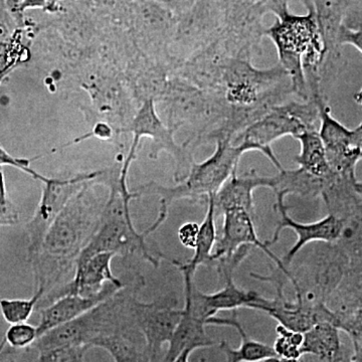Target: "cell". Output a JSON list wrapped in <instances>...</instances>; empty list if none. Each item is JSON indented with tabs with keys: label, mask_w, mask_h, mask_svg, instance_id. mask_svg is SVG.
<instances>
[{
	"label": "cell",
	"mask_w": 362,
	"mask_h": 362,
	"mask_svg": "<svg viewBox=\"0 0 362 362\" xmlns=\"http://www.w3.org/2000/svg\"><path fill=\"white\" fill-rule=\"evenodd\" d=\"M216 98L226 113L225 125L216 137L230 139L273 107L286 103L293 92L287 71L280 65L269 70L255 68L249 58L226 56L221 61L213 85Z\"/></svg>",
	"instance_id": "1"
},
{
	"label": "cell",
	"mask_w": 362,
	"mask_h": 362,
	"mask_svg": "<svg viewBox=\"0 0 362 362\" xmlns=\"http://www.w3.org/2000/svg\"><path fill=\"white\" fill-rule=\"evenodd\" d=\"M264 13H275L277 21L264 30L277 49L280 66L291 80L293 92L308 101V87L322 86L321 71L326 47L312 0H302L308 13L296 16L288 8L289 0H259Z\"/></svg>",
	"instance_id": "2"
},
{
	"label": "cell",
	"mask_w": 362,
	"mask_h": 362,
	"mask_svg": "<svg viewBox=\"0 0 362 362\" xmlns=\"http://www.w3.org/2000/svg\"><path fill=\"white\" fill-rule=\"evenodd\" d=\"M95 181H89L54 220L45 235L37 258L32 263L37 285L47 292L75 265L78 254L101 225L106 201L94 192Z\"/></svg>",
	"instance_id": "3"
},
{
	"label": "cell",
	"mask_w": 362,
	"mask_h": 362,
	"mask_svg": "<svg viewBox=\"0 0 362 362\" xmlns=\"http://www.w3.org/2000/svg\"><path fill=\"white\" fill-rule=\"evenodd\" d=\"M349 262L350 257L337 243L307 245L287 267L296 299L311 305L325 304L341 282Z\"/></svg>",
	"instance_id": "4"
},
{
	"label": "cell",
	"mask_w": 362,
	"mask_h": 362,
	"mask_svg": "<svg viewBox=\"0 0 362 362\" xmlns=\"http://www.w3.org/2000/svg\"><path fill=\"white\" fill-rule=\"evenodd\" d=\"M318 123L320 124L318 109L312 100L286 102L273 107L266 115L240 131L230 142L240 146L245 153L261 152L280 173L284 168L274 154L271 145L285 136L296 138L306 131H318Z\"/></svg>",
	"instance_id": "5"
},
{
	"label": "cell",
	"mask_w": 362,
	"mask_h": 362,
	"mask_svg": "<svg viewBox=\"0 0 362 362\" xmlns=\"http://www.w3.org/2000/svg\"><path fill=\"white\" fill-rule=\"evenodd\" d=\"M230 137L216 138V148L213 156L202 163L194 160L189 173L185 180L175 187H163L158 183L143 185L135 190L139 197L156 194L160 197V202L170 206L175 201L182 199H207L211 194H216L230 175L237 171L240 157L244 150L230 142Z\"/></svg>",
	"instance_id": "6"
},
{
	"label": "cell",
	"mask_w": 362,
	"mask_h": 362,
	"mask_svg": "<svg viewBox=\"0 0 362 362\" xmlns=\"http://www.w3.org/2000/svg\"><path fill=\"white\" fill-rule=\"evenodd\" d=\"M356 181V175L332 173L324 180L320 195L328 214L341 223L337 244L350 258L362 257V199L354 187Z\"/></svg>",
	"instance_id": "7"
},
{
	"label": "cell",
	"mask_w": 362,
	"mask_h": 362,
	"mask_svg": "<svg viewBox=\"0 0 362 362\" xmlns=\"http://www.w3.org/2000/svg\"><path fill=\"white\" fill-rule=\"evenodd\" d=\"M127 130L132 133L133 140L128 156L123 161L125 168H130L134 161L141 138L148 137L152 141L150 158L156 159L160 152H168L175 161L176 182L180 183L187 178L194 159L187 146H180L175 142V129L168 127L159 118L154 99L150 98L143 103Z\"/></svg>",
	"instance_id": "8"
},
{
	"label": "cell",
	"mask_w": 362,
	"mask_h": 362,
	"mask_svg": "<svg viewBox=\"0 0 362 362\" xmlns=\"http://www.w3.org/2000/svg\"><path fill=\"white\" fill-rule=\"evenodd\" d=\"M100 173L101 170L81 173L66 180L47 177L42 182V192L39 206L25 226L28 235V261L30 264L39 256L47 230L68 202L89 181L96 180Z\"/></svg>",
	"instance_id": "9"
},
{
	"label": "cell",
	"mask_w": 362,
	"mask_h": 362,
	"mask_svg": "<svg viewBox=\"0 0 362 362\" xmlns=\"http://www.w3.org/2000/svg\"><path fill=\"white\" fill-rule=\"evenodd\" d=\"M319 112V136L322 140L331 170L337 175H356L357 163L362 159V125L349 129L331 114L330 107L321 90L310 94Z\"/></svg>",
	"instance_id": "10"
},
{
	"label": "cell",
	"mask_w": 362,
	"mask_h": 362,
	"mask_svg": "<svg viewBox=\"0 0 362 362\" xmlns=\"http://www.w3.org/2000/svg\"><path fill=\"white\" fill-rule=\"evenodd\" d=\"M251 276L257 280L273 284L277 294L273 300L259 296L249 309L264 312L278 321L280 325L297 332L305 333L318 323L327 322L337 326V316L325 304L311 305L300 299L294 302L288 301L283 289L284 283L280 277H276L274 274L263 276L252 273Z\"/></svg>",
	"instance_id": "11"
},
{
	"label": "cell",
	"mask_w": 362,
	"mask_h": 362,
	"mask_svg": "<svg viewBox=\"0 0 362 362\" xmlns=\"http://www.w3.org/2000/svg\"><path fill=\"white\" fill-rule=\"evenodd\" d=\"M178 300L175 296L162 297L150 303L132 301L133 318L138 329L144 337L150 362H161L162 349L169 343L182 316V309H177Z\"/></svg>",
	"instance_id": "12"
},
{
	"label": "cell",
	"mask_w": 362,
	"mask_h": 362,
	"mask_svg": "<svg viewBox=\"0 0 362 362\" xmlns=\"http://www.w3.org/2000/svg\"><path fill=\"white\" fill-rule=\"evenodd\" d=\"M223 226L221 237H218L214 247L213 264L221 259H230L244 247H256L262 250L276 264L278 270L286 278H289V271L282 259H279L266 242H262L255 228L252 216L243 209H230L223 211Z\"/></svg>",
	"instance_id": "13"
},
{
	"label": "cell",
	"mask_w": 362,
	"mask_h": 362,
	"mask_svg": "<svg viewBox=\"0 0 362 362\" xmlns=\"http://www.w3.org/2000/svg\"><path fill=\"white\" fill-rule=\"evenodd\" d=\"M276 199H277V211L280 214V221L275 232H274L272 240H267V246L271 247L278 242L280 233L285 228H290L296 233L297 240L294 246L288 251L283 263L286 268L290 265V263L295 258V256L301 251L307 245L314 242H327L337 243L339 239L340 232H341V223L331 214H327L325 218L321 220L314 221V223H300L295 221L288 214V207L285 204V199L288 194L286 192H275Z\"/></svg>",
	"instance_id": "14"
},
{
	"label": "cell",
	"mask_w": 362,
	"mask_h": 362,
	"mask_svg": "<svg viewBox=\"0 0 362 362\" xmlns=\"http://www.w3.org/2000/svg\"><path fill=\"white\" fill-rule=\"evenodd\" d=\"M125 287V286H124ZM119 287L113 283H107L102 291L90 296L83 295H65L54 300L52 304L47 305L40 310V321L37 328L39 338L47 331L58 327L62 324L74 320L88 311L101 304L102 302L110 299L119 290Z\"/></svg>",
	"instance_id": "15"
},
{
	"label": "cell",
	"mask_w": 362,
	"mask_h": 362,
	"mask_svg": "<svg viewBox=\"0 0 362 362\" xmlns=\"http://www.w3.org/2000/svg\"><path fill=\"white\" fill-rule=\"evenodd\" d=\"M115 256L113 252H101L88 259L84 265L76 269L75 276L69 284L49 296L51 300L70 294L83 296L95 295L102 291L107 283L124 287L125 284L115 277L112 272V259Z\"/></svg>",
	"instance_id": "16"
},
{
	"label": "cell",
	"mask_w": 362,
	"mask_h": 362,
	"mask_svg": "<svg viewBox=\"0 0 362 362\" xmlns=\"http://www.w3.org/2000/svg\"><path fill=\"white\" fill-rule=\"evenodd\" d=\"M277 187V178L275 176L237 175V171L223 183V187L214 194V206L218 211H228L230 209H243L254 216V199L252 194L259 187L270 188L275 192Z\"/></svg>",
	"instance_id": "17"
},
{
	"label": "cell",
	"mask_w": 362,
	"mask_h": 362,
	"mask_svg": "<svg viewBox=\"0 0 362 362\" xmlns=\"http://www.w3.org/2000/svg\"><path fill=\"white\" fill-rule=\"evenodd\" d=\"M206 321L192 315L189 311L182 309V316L173 338L168 343V349L161 362H173L185 350L207 349L216 344L206 334Z\"/></svg>",
	"instance_id": "18"
},
{
	"label": "cell",
	"mask_w": 362,
	"mask_h": 362,
	"mask_svg": "<svg viewBox=\"0 0 362 362\" xmlns=\"http://www.w3.org/2000/svg\"><path fill=\"white\" fill-rule=\"evenodd\" d=\"M326 306L337 319L362 309V257L350 258L349 268Z\"/></svg>",
	"instance_id": "19"
},
{
	"label": "cell",
	"mask_w": 362,
	"mask_h": 362,
	"mask_svg": "<svg viewBox=\"0 0 362 362\" xmlns=\"http://www.w3.org/2000/svg\"><path fill=\"white\" fill-rule=\"evenodd\" d=\"M93 347L106 350L115 362H150L146 342L136 324L99 338Z\"/></svg>",
	"instance_id": "20"
},
{
	"label": "cell",
	"mask_w": 362,
	"mask_h": 362,
	"mask_svg": "<svg viewBox=\"0 0 362 362\" xmlns=\"http://www.w3.org/2000/svg\"><path fill=\"white\" fill-rule=\"evenodd\" d=\"M207 325L230 326L239 332L240 345L239 349H233L225 340L218 343V347L223 350L226 356V362H262L270 357H276L275 350L270 345L256 341L247 337L246 331L243 328L242 324L238 320L237 314L230 318H218L214 316L209 319ZM278 357V356H277Z\"/></svg>",
	"instance_id": "21"
},
{
	"label": "cell",
	"mask_w": 362,
	"mask_h": 362,
	"mask_svg": "<svg viewBox=\"0 0 362 362\" xmlns=\"http://www.w3.org/2000/svg\"><path fill=\"white\" fill-rule=\"evenodd\" d=\"M340 331L333 324H316L303 333L301 354L316 356L323 362H334L341 352L343 343Z\"/></svg>",
	"instance_id": "22"
},
{
	"label": "cell",
	"mask_w": 362,
	"mask_h": 362,
	"mask_svg": "<svg viewBox=\"0 0 362 362\" xmlns=\"http://www.w3.org/2000/svg\"><path fill=\"white\" fill-rule=\"evenodd\" d=\"M295 139L301 145L299 156L295 157L299 168L321 180L329 177L333 171L328 163L325 148L318 131H306Z\"/></svg>",
	"instance_id": "23"
},
{
	"label": "cell",
	"mask_w": 362,
	"mask_h": 362,
	"mask_svg": "<svg viewBox=\"0 0 362 362\" xmlns=\"http://www.w3.org/2000/svg\"><path fill=\"white\" fill-rule=\"evenodd\" d=\"M206 214L204 220L199 228V238H197V247L192 259L187 262V265L197 271L201 265L209 266L213 264L214 247L218 240V233L216 228V206H214V194L209 195L206 199Z\"/></svg>",
	"instance_id": "24"
},
{
	"label": "cell",
	"mask_w": 362,
	"mask_h": 362,
	"mask_svg": "<svg viewBox=\"0 0 362 362\" xmlns=\"http://www.w3.org/2000/svg\"><path fill=\"white\" fill-rule=\"evenodd\" d=\"M277 187L275 192H287L289 194L300 195L303 197H320L322 192L324 180L312 176L303 169L280 171L277 175Z\"/></svg>",
	"instance_id": "25"
},
{
	"label": "cell",
	"mask_w": 362,
	"mask_h": 362,
	"mask_svg": "<svg viewBox=\"0 0 362 362\" xmlns=\"http://www.w3.org/2000/svg\"><path fill=\"white\" fill-rule=\"evenodd\" d=\"M47 289L37 285V292L30 299H0V310L9 324L25 323L32 316L37 305L45 296Z\"/></svg>",
	"instance_id": "26"
},
{
	"label": "cell",
	"mask_w": 362,
	"mask_h": 362,
	"mask_svg": "<svg viewBox=\"0 0 362 362\" xmlns=\"http://www.w3.org/2000/svg\"><path fill=\"white\" fill-rule=\"evenodd\" d=\"M276 332L277 339L274 343L273 349L277 356L284 359H300L302 356L303 333L288 329L280 324L276 328Z\"/></svg>",
	"instance_id": "27"
},
{
	"label": "cell",
	"mask_w": 362,
	"mask_h": 362,
	"mask_svg": "<svg viewBox=\"0 0 362 362\" xmlns=\"http://www.w3.org/2000/svg\"><path fill=\"white\" fill-rule=\"evenodd\" d=\"M6 342L13 349H25L37 341V328L28 323L13 324L6 333Z\"/></svg>",
	"instance_id": "28"
},
{
	"label": "cell",
	"mask_w": 362,
	"mask_h": 362,
	"mask_svg": "<svg viewBox=\"0 0 362 362\" xmlns=\"http://www.w3.org/2000/svg\"><path fill=\"white\" fill-rule=\"evenodd\" d=\"M337 327L346 333L354 349L362 350V309L338 318Z\"/></svg>",
	"instance_id": "29"
},
{
	"label": "cell",
	"mask_w": 362,
	"mask_h": 362,
	"mask_svg": "<svg viewBox=\"0 0 362 362\" xmlns=\"http://www.w3.org/2000/svg\"><path fill=\"white\" fill-rule=\"evenodd\" d=\"M88 346L69 347L40 352L37 362H85Z\"/></svg>",
	"instance_id": "30"
},
{
	"label": "cell",
	"mask_w": 362,
	"mask_h": 362,
	"mask_svg": "<svg viewBox=\"0 0 362 362\" xmlns=\"http://www.w3.org/2000/svg\"><path fill=\"white\" fill-rule=\"evenodd\" d=\"M30 160H28V159L16 158V157L11 156L8 152H6V150L0 146V168L4 165L13 166V168L23 171L26 175L32 176L33 180H39L40 182H44V181L47 180V177L40 175L39 173L30 168Z\"/></svg>",
	"instance_id": "31"
},
{
	"label": "cell",
	"mask_w": 362,
	"mask_h": 362,
	"mask_svg": "<svg viewBox=\"0 0 362 362\" xmlns=\"http://www.w3.org/2000/svg\"><path fill=\"white\" fill-rule=\"evenodd\" d=\"M201 226L197 223H185L180 226L177 235L182 246L194 250L197 247Z\"/></svg>",
	"instance_id": "32"
},
{
	"label": "cell",
	"mask_w": 362,
	"mask_h": 362,
	"mask_svg": "<svg viewBox=\"0 0 362 362\" xmlns=\"http://www.w3.org/2000/svg\"><path fill=\"white\" fill-rule=\"evenodd\" d=\"M0 214H18L7 197L6 181H4L1 168H0Z\"/></svg>",
	"instance_id": "33"
},
{
	"label": "cell",
	"mask_w": 362,
	"mask_h": 362,
	"mask_svg": "<svg viewBox=\"0 0 362 362\" xmlns=\"http://www.w3.org/2000/svg\"><path fill=\"white\" fill-rule=\"evenodd\" d=\"M18 223V214H0V228L11 226Z\"/></svg>",
	"instance_id": "34"
},
{
	"label": "cell",
	"mask_w": 362,
	"mask_h": 362,
	"mask_svg": "<svg viewBox=\"0 0 362 362\" xmlns=\"http://www.w3.org/2000/svg\"><path fill=\"white\" fill-rule=\"evenodd\" d=\"M94 134L97 136V137L100 138H108L109 136L111 135V130L108 126L105 125V124H101V125H98L96 129L94 130Z\"/></svg>",
	"instance_id": "35"
},
{
	"label": "cell",
	"mask_w": 362,
	"mask_h": 362,
	"mask_svg": "<svg viewBox=\"0 0 362 362\" xmlns=\"http://www.w3.org/2000/svg\"><path fill=\"white\" fill-rule=\"evenodd\" d=\"M192 352H194L192 350H185V351H183L182 354H181L180 356H178L173 362H189L188 361V359H189L190 354H192ZM201 362L206 361H204V359H202Z\"/></svg>",
	"instance_id": "36"
},
{
	"label": "cell",
	"mask_w": 362,
	"mask_h": 362,
	"mask_svg": "<svg viewBox=\"0 0 362 362\" xmlns=\"http://www.w3.org/2000/svg\"><path fill=\"white\" fill-rule=\"evenodd\" d=\"M7 73H9V70H7L6 66H4L0 64V82H1L2 78H4V76H6Z\"/></svg>",
	"instance_id": "37"
},
{
	"label": "cell",
	"mask_w": 362,
	"mask_h": 362,
	"mask_svg": "<svg viewBox=\"0 0 362 362\" xmlns=\"http://www.w3.org/2000/svg\"><path fill=\"white\" fill-rule=\"evenodd\" d=\"M354 187H356L357 194H359V197H361L362 199V182H359V181H356L354 183Z\"/></svg>",
	"instance_id": "38"
},
{
	"label": "cell",
	"mask_w": 362,
	"mask_h": 362,
	"mask_svg": "<svg viewBox=\"0 0 362 362\" xmlns=\"http://www.w3.org/2000/svg\"><path fill=\"white\" fill-rule=\"evenodd\" d=\"M354 99H356V103L361 105L362 107V88L361 90H359L357 94H356V96H354ZM362 125V123H361Z\"/></svg>",
	"instance_id": "39"
},
{
	"label": "cell",
	"mask_w": 362,
	"mask_h": 362,
	"mask_svg": "<svg viewBox=\"0 0 362 362\" xmlns=\"http://www.w3.org/2000/svg\"><path fill=\"white\" fill-rule=\"evenodd\" d=\"M262 362H281L280 357H270V358H267L265 361H263Z\"/></svg>",
	"instance_id": "40"
},
{
	"label": "cell",
	"mask_w": 362,
	"mask_h": 362,
	"mask_svg": "<svg viewBox=\"0 0 362 362\" xmlns=\"http://www.w3.org/2000/svg\"><path fill=\"white\" fill-rule=\"evenodd\" d=\"M6 338H4V340H2L1 343H0V354H1L2 350L4 349V345H6Z\"/></svg>",
	"instance_id": "41"
},
{
	"label": "cell",
	"mask_w": 362,
	"mask_h": 362,
	"mask_svg": "<svg viewBox=\"0 0 362 362\" xmlns=\"http://www.w3.org/2000/svg\"><path fill=\"white\" fill-rule=\"evenodd\" d=\"M281 362H300L299 359H284L281 358Z\"/></svg>",
	"instance_id": "42"
}]
</instances>
